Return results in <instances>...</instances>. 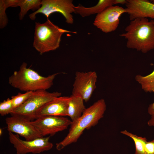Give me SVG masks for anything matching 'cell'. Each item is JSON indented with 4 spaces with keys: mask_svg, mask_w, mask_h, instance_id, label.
Here are the masks:
<instances>
[{
    "mask_svg": "<svg viewBox=\"0 0 154 154\" xmlns=\"http://www.w3.org/2000/svg\"><path fill=\"white\" fill-rule=\"evenodd\" d=\"M125 32L119 35L127 40L126 46L146 53L154 49V21L147 18L131 21L125 28Z\"/></svg>",
    "mask_w": 154,
    "mask_h": 154,
    "instance_id": "obj_1",
    "label": "cell"
},
{
    "mask_svg": "<svg viewBox=\"0 0 154 154\" xmlns=\"http://www.w3.org/2000/svg\"><path fill=\"white\" fill-rule=\"evenodd\" d=\"M104 100L101 99L86 108L82 115L72 121L68 134L61 141L56 144V148L60 151L67 146L76 142L86 129L96 125L102 118L106 110Z\"/></svg>",
    "mask_w": 154,
    "mask_h": 154,
    "instance_id": "obj_2",
    "label": "cell"
},
{
    "mask_svg": "<svg viewBox=\"0 0 154 154\" xmlns=\"http://www.w3.org/2000/svg\"><path fill=\"white\" fill-rule=\"evenodd\" d=\"M27 63L23 62L19 70L14 72L9 78L8 83L13 87L25 92L45 90L53 84L56 73L45 77L27 67Z\"/></svg>",
    "mask_w": 154,
    "mask_h": 154,
    "instance_id": "obj_3",
    "label": "cell"
},
{
    "mask_svg": "<svg viewBox=\"0 0 154 154\" xmlns=\"http://www.w3.org/2000/svg\"><path fill=\"white\" fill-rule=\"evenodd\" d=\"M76 33L59 27L48 19L44 23L35 22L33 47L40 54L57 49L62 35L65 33Z\"/></svg>",
    "mask_w": 154,
    "mask_h": 154,
    "instance_id": "obj_4",
    "label": "cell"
},
{
    "mask_svg": "<svg viewBox=\"0 0 154 154\" xmlns=\"http://www.w3.org/2000/svg\"><path fill=\"white\" fill-rule=\"evenodd\" d=\"M61 95V93L58 92H50L43 90L33 92L24 103L14 109L10 114L21 116L32 121L35 119V113L38 110Z\"/></svg>",
    "mask_w": 154,
    "mask_h": 154,
    "instance_id": "obj_5",
    "label": "cell"
},
{
    "mask_svg": "<svg viewBox=\"0 0 154 154\" xmlns=\"http://www.w3.org/2000/svg\"><path fill=\"white\" fill-rule=\"evenodd\" d=\"M74 6L72 0H42L40 7L29 16L31 20H34L37 14L42 13L48 19L51 14L58 12L63 15L66 22L72 24L74 22L72 13H74Z\"/></svg>",
    "mask_w": 154,
    "mask_h": 154,
    "instance_id": "obj_6",
    "label": "cell"
},
{
    "mask_svg": "<svg viewBox=\"0 0 154 154\" xmlns=\"http://www.w3.org/2000/svg\"><path fill=\"white\" fill-rule=\"evenodd\" d=\"M8 134L10 142L15 149L17 154H39L50 150L53 146L49 141L50 136L27 141L21 139L18 134L10 132Z\"/></svg>",
    "mask_w": 154,
    "mask_h": 154,
    "instance_id": "obj_7",
    "label": "cell"
},
{
    "mask_svg": "<svg viewBox=\"0 0 154 154\" xmlns=\"http://www.w3.org/2000/svg\"><path fill=\"white\" fill-rule=\"evenodd\" d=\"M72 95L82 98L87 102L96 88L97 75L95 71H77L75 73Z\"/></svg>",
    "mask_w": 154,
    "mask_h": 154,
    "instance_id": "obj_8",
    "label": "cell"
},
{
    "mask_svg": "<svg viewBox=\"0 0 154 154\" xmlns=\"http://www.w3.org/2000/svg\"><path fill=\"white\" fill-rule=\"evenodd\" d=\"M71 122L67 117L56 116L40 117L31 121V123L43 137L48 135L52 136L66 129Z\"/></svg>",
    "mask_w": 154,
    "mask_h": 154,
    "instance_id": "obj_9",
    "label": "cell"
},
{
    "mask_svg": "<svg viewBox=\"0 0 154 154\" xmlns=\"http://www.w3.org/2000/svg\"><path fill=\"white\" fill-rule=\"evenodd\" d=\"M126 13L125 8L118 6L110 7L97 14L93 24L105 33L115 31L118 27L121 15Z\"/></svg>",
    "mask_w": 154,
    "mask_h": 154,
    "instance_id": "obj_10",
    "label": "cell"
},
{
    "mask_svg": "<svg viewBox=\"0 0 154 154\" xmlns=\"http://www.w3.org/2000/svg\"><path fill=\"white\" fill-rule=\"evenodd\" d=\"M31 121L25 117L16 115H11L5 119L8 132L18 134L27 141L43 137L31 123Z\"/></svg>",
    "mask_w": 154,
    "mask_h": 154,
    "instance_id": "obj_11",
    "label": "cell"
},
{
    "mask_svg": "<svg viewBox=\"0 0 154 154\" xmlns=\"http://www.w3.org/2000/svg\"><path fill=\"white\" fill-rule=\"evenodd\" d=\"M126 13L130 21L136 18H149L154 19V4L147 0H127Z\"/></svg>",
    "mask_w": 154,
    "mask_h": 154,
    "instance_id": "obj_12",
    "label": "cell"
},
{
    "mask_svg": "<svg viewBox=\"0 0 154 154\" xmlns=\"http://www.w3.org/2000/svg\"><path fill=\"white\" fill-rule=\"evenodd\" d=\"M70 97L60 96L45 104L36 112L35 118L46 116H67Z\"/></svg>",
    "mask_w": 154,
    "mask_h": 154,
    "instance_id": "obj_13",
    "label": "cell"
},
{
    "mask_svg": "<svg viewBox=\"0 0 154 154\" xmlns=\"http://www.w3.org/2000/svg\"><path fill=\"white\" fill-rule=\"evenodd\" d=\"M114 5V0H100L95 6L85 7L79 5L74 6V13L84 17L101 13L107 8Z\"/></svg>",
    "mask_w": 154,
    "mask_h": 154,
    "instance_id": "obj_14",
    "label": "cell"
},
{
    "mask_svg": "<svg viewBox=\"0 0 154 154\" xmlns=\"http://www.w3.org/2000/svg\"><path fill=\"white\" fill-rule=\"evenodd\" d=\"M70 97L68 109L67 116L73 121L79 117L86 108L84 101L81 97L72 95Z\"/></svg>",
    "mask_w": 154,
    "mask_h": 154,
    "instance_id": "obj_15",
    "label": "cell"
},
{
    "mask_svg": "<svg viewBox=\"0 0 154 154\" xmlns=\"http://www.w3.org/2000/svg\"><path fill=\"white\" fill-rule=\"evenodd\" d=\"M135 78L145 92L154 93V69L151 73L146 76L138 74Z\"/></svg>",
    "mask_w": 154,
    "mask_h": 154,
    "instance_id": "obj_16",
    "label": "cell"
},
{
    "mask_svg": "<svg viewBox=\"0 0 154 154\" xmlns=\"http://www.w3.org/2000/svg\"><path fill=\"white\" fill-rule=\"evenodd\" d=\"M41 3L40 0H20L19 5L20 8L19 19L22 20L30 10L38 9L41 6Z\"/></svg>",
    "mask_w": 154,
    "mask_h": 154,
    "instance_id": "obj_17",
    "label": "cell"
},
{
    "mask_svg": "<svg viewBox=\"0 0 154 154\" xmlns=\"http://www.w3.org/2000/svg\"><path fill=\"white\" fill-rule=\"evenodd\" d=\"M120 132L131 137L133 140L135 148L134 154H146L145 147L147 141L145 137L137 136L126 130L122 131Z\"/></svg>",
    "mask_w": 154,
    "mask_h": 154,
    "instance_id": "obj_18",
    "label": "cell"
},
{
    "mask_svg": "<svg viewBox=\"0 0 154 154\" xmlns=\"http://www.w3.org/2000/svg\"><path fill=\"white\" fill-rule=\"evenodd\" d=\"M33 92H28L22 94L19 93L17 95L11 97L14 110L24 103L29 98Z\"/></svg>",
    "mask_w": 154,
    "mask_h": 154,
    "instance_id": "obj_19",
    "label": "cell"
},
{
    "mask_svg": "<svg viewBox=\"0 0 154 154\" xmlns=\"http://www.w3.org/2000/svg\"><path fill=\"white\" fill-rule=\"evenodd\" d=\"M14 110L11 99L7 98L0 103V114L4 116L11 114Z\"/></svg>",
    "mask_w": 154,
    "mask_h": 154,
    "instance_id": "obj_20",
    "label": "cell"
},
{
    "mask_svg": "<svg viewBox=\"0 0 154 154\" xmlns=\"http://www.w3.org/2000/svg\"><path fill=\"white\" fill-rule=\"evenodd\" d=\"M6 8L3 0H0V28L2 29L7 25L8 20L6 13Z\"/></svg>",
    "mask_w": 154,
    "mask_h": 154,
    "instance_id": "obj_21",
    "label": "cell"
},
{
    "mask_svg": "<svg viewBox=\"0 0 154 154\" xmlns=\"http://www.w3.org/2000/svg\"><path fill=\"white\" fill-rule=\"evenodd\" d=\"M146 154H154V139L147 141L145 147Z\"/></svg>",
    "mask_w": 154,
    "mask_h": 154,
    "instance_id": "obj_22",
    "label": "cell"
},
{
    "mask_svg": "<svg viewBox=\"0 0 154 154\" xmlns=\"http://www.w3.org/2000/svg\"><path fill=\"white\" fill-rule=\"evenodd\" d=\"M6 9L19 6L20 0H3Z\"/></svg>",
    "mask_w": 154,
    "mask_h": 154,
    "instance_id": "obj_23",
    "label": "cell"
},
{
    "mask_svg": "<svg viewBox=\"0 0 154 154\" xmlns=\"http://www.w3.org/2000/svg\"><path fill=\"white\" fill-rule=\"evenodd\" d=\"M148 112L151 116L154 115V102L149 105L148 108Z\"/></svg>",
    "mask_w": 154,
    "mask_h": 154,
    "instance_id": "obj_24",
    "label": "cell"
},
{
    "mask_svg": "<svg viewBox=\"0 0 154 154\" xmlns=\"http://www.w3.org/2000/svg\"><path fill=\"white\" fill-rule=\"evenodd\" d=\"M127 2V0H114V5L117 4L125 5Z\"/></svg>",
    "mask_w": 154,
    "mask_h": 154,
    "instance_id": "obj_25",
    "label": "cell"
},
{
    "mask_svg": "<svg viewBox=\"0 0 154 154\" xmlns=\"http://www.w3.org/2000/svg\"><path fill=\"white\" fill-rule=\"evenodd\" d=\"M148 125L150 126H154V115L151 116V118L147 122Z\"/></svg>",
    "mask_w": 154,
    "mask_h": 154,
    "instance_id": "obj_26",
    "label": "cell"
},
{
    "mask_svg": "<svg viewBox=\"0 0 154 154\" xmlns=\"http://www.w3.org/2000/svg\"><path fill=\"white\" fill-rule=\"evenodd\" d=\"M3 133L2 129L1 128L0 129V135H1Z\"/></svg>",
    "mask_w": 154,
    "mask_h": 154,
    "instance_id": "obj_27",
    "label": "cell"
},
{
    "mask_svg": "<svg viewBox=\"0 0 154 154\" xmlns=\"http://www.w3.org/2000/svg\"><path fill=\"white\" fill-rule=\"evenodd\" d=\"M154 20V19H153Z\"/></svg>",
    "mask_w": 154,
    "mask_h": 154,
    "instance_id": "obj_28",
    "label": "cell"
}]
</instances>
